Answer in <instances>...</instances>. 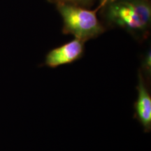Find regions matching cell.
Masks as SVG:
<instances>
[{
	"label": "cell",
	"mask_w": 151,
	"mask_h": 151,
	"mask_svg": "<svg viewBox=\"0 0 151 151\" xmlns=\"http://www.w3.org/2000/svg\"><path fill=\"white\" fill-rule=\"evenodd\" d=\"M108 17L132 32H143L150 22V6L146 0H117L111 3Z\"/></svg>",
	"instance_id": "1"
},
{
	"label": "cell",
	"mask_w": 151,
	"mask_h": 151,
	"mask_svg": "<svg viewBox=\"0 0 151 151\" xmlns=\"http://www.w3.org/2000/svg\"><path fill=\"white\" fill-rule=\"evenodd\" d=\"M59 11L64 22V33L73 35L76 39L85 42L98 37L104 32L96 11L65 4L60 5Z\"/></svg>",
	"instance_id": "2"
},
{
	"label": "cell",
	"mask_w": 151,
	"mask_h": 151,
	"mask_svg": "<svg viewBox=\"0 0 151 151\" xmlns=\"http://www.w3.org/2000/svg\"><path fill=\"white\" fill-rule=\"evenodd\" d=\"M84 52V41L75 39L61 46L52 49L47 54L45 65L55 68L76 61Z\"/></svg>",
	"instance_id": "3"
},
{
	"label": "cell",
	"mask_w": 151,
	"mask_h": 151,
	"mask_svg": "<svg viewBox=\"0 0 151 151\" xmlns=\"http://www.w3.org/2000/svg\"><path fill=\"white\" fill-rule=\"evenodd\" d=\"M138 96L135 102V117L146 132L151 129V97L143 75L139 73Z\"/></svg>",
	"instance_id": "4"
},
{
	"label": "cell",
	"mask_w": 151,
	"mask_h": 151,
	"mask_svg": "<svg viewBox=\"0 0 151 151\" xmlns=\"http://www.w3.org/2000/svg\"><path fill=\"white\" fill-rule=\"evenodd\" d=\"M150 62H151V55L150 52L149 51L145 57L144 61H143V67L146 69L147 73H150Z\"/></svg>",
	"instance_id": "5"
},
{
	"label": "cell",
	"mask_w": 151,
	"mask_h": 151,
	"mask_svg": "<svg viewBox=\"0 0 151 151\" xmlns=\"http://www.w3.org/2000/svg\"><path fill=\"white\" fill-rule=\"evenodd\" d=\"M117 1V0H101V4H100V6H105L106 4H111L112 2H114V1Z\"/></svg>",
	"instance_id": "6"
},
{
	"label": "cell",
	"mask_w": 151,
	"mask_h": 151,
	"mask_svg": "<svg viewBox=\"0 0 151 151\" xmlns=\"http://www.w3.org/2000/svg\"><path fill=\"white\" fill-rule=\"evenodd\" d=\"M69 1H78V0H69Z\"/></svg>",
	"instance_id": "7"
}]
</instances>
